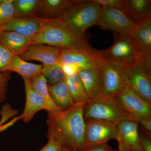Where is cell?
<instances>
[{
  "instance_id": "cell-37",
  "label": "cell",
  "mask_w": 151,
  "mask_h": 151,
  "mask_svg": "<svg viewBox=\"0 0 151 151\" xmlns=\"http://www.w3.org/2000/svg\"><path fill=\"white\" fill-rule=\"evenodd\" d=\"M63 151H76L74 150H71L66 147H63Z\"/></svg>"
},
{
  "instance_id": "cell-3",
  "label": "cell",
  "mask_w": 151,
  "mask_h": 151,
  "mask_svg": "<svg viewBox=\"0 0 151 151\" xmlns=\"http://www.w3.org/2000/svg\"><path fill=\"white\" fill-rule=\"evenodd\" d=\"M40 18L41 28L33 44H42L62 49H76L89 46L86 38L74 33L60 17Z\"/></svg>"
},
{
  "instance_id": "cell-4",
  "label": "cell",
  "mask_w": 151,
  "mask_h": 151,
  "mask_svg": "<svg viewBox=\"0 0 151 151\" xmlns=\"http://www.w3.org/2000/svg\"><path fill=\"white\" fill-rule=\"evenodd\" d=\"M101 6L92 1H82L70 6L60 17L76 35L86 38L88 28L99 25Z\"/></svg>"
},
{
  "instance_id": "cell-5",
  "label": "cell",
  "mask_w": 151,
  "mask_h": 151,
  "mask_svg": "<svg viewBox=\"0 0 151 151\" xmlns=\"http://www.w3.org/2000/svg\"><path fill=\"white\" fill-rule=\"evenodd\" d=\"M83 114L85 121H105L116 125L124 120L134 121L114 97L108 95L89 100L84 105Z\"/></svg>"
},
{
  "instance_id": "cell-25",
  "label": "cell",
  "mask_w": 151,
  "mask_h": 151,
  "mask_svg": "<svg viewBox=\"0 0 151 151\" xmlns=\"http://www.w3.org/2000/svg\"><path fill=\"white\" fill-rule=\"evenodd\" d=\"M41 74L46 78L49 84L51 85L65 80L66 76L61 65L58 63L51 65H43Z\"/></svg>"
},
{
  "instance_id": "cell-38",
  "label": "cell",
  "mask_w": 151,
  "mask_h": 151,
  "mask_svg": "<svg viewBox=\"0 0 151 151\" xmlns=\"http://www.w3.org/2000/svg\"><path fill=\"white\" fill-rule=\"evenodd\" d=\"M3 30L2 29H0V34H1V33L2 32Z\"/></svg>"
},
{
  "instance_id": "cell-18",
  "label": "cell",
  "mask_w": 151,
  "mask_h": 151,
  "mask_svg": "<svg viewBox=\"0 0 151 151\" xmlns=\"http://www.w3.org/2000/svg\"><path fill=\"white\" fill-rule=\"evenodd\" d=\"M80 0H39L38 16L42 18L60 17Z\"/></svg>"
},
{
  "instance_id": "cell-17",
  "label": "cell",
  "mask_w": 151,
  "mask_h": 151,
  "mask_svg": "<svg viewBox=\"0 0 151 151\" xmlns=\"http://www.w3.org/2000/svg\"><path fill=\"white\" fill-rule=\"evenodd\" d=\"M129 35L145 54L151 56V16L136 24Z\"/></svg>"
},
{
  "instance_id": "cell-27",
  "label": "cell",
  "mask_w": 151,
  "mask_h": 151,
  "mask_svg": "<svg viewBox=\"0 0 151 151\" xmlns=\"http://www.w3.org/2000/svg\"><path fill=\"white\" fill-rule=\"evenodd\" d=\"M14 17L13 0H0V29Z\"/></svg>"
},
{
  "instance_id": "cell-7",
  "label": "cell",
  "mask_w": 151,
  "mask_h": 151,
  "mask_svg": "<svg viewBox=\"0 0 151 151\" xmlns=\"http://www.w3.org/2000/svg\"><path fill=\"white\" fill-rule=\"evenodd\" d=\"M99 24L104 29L128 35L136 24L124 10L107 6H101Z\"/></svg>"
},
{
  "instance_id": "cell-19",
  "label": "cell",
  "mask_w": 151,
  "mask_h": 151,
  "mask_svg": "<svg viewBox=\"0 0 151 151\" xmlns=\"http://www.w3.org/2000/svg\"><path fill=\"white\" fill-rule=\"evenodd\" d=\"M0 43L12 54L19 56L26 51L33 42L18 33L4 31L0 34Z\"/></svg>"
},
{
  "instance_id": "cell-22",
  "label": "cell",
  "mask_w": 151,
  "mask_h": 151,
  "mask_svg": "<svg viewBox=\"0 0 151 151\" xmlns=\"http://www.w3.org/2000/svg\"><path fill=\"white\" fill-rule=\"evenodd\" d=\"M42 66V65L27 62L18 55H15L9 71L17 73L23 78L32 79L41 74Z\"/></svg>"
},
{
  "instance_id": "cell-11",
  "label": "cell",
  "mask_w": 151,
  "mask_h": 151,
  "mask_svg": "<svg viewBox=\"0 0 151 151\" xmlns=\"http://www.w3.org/2000/svg\"><path fill=\"white\" fill-rule=\"evenodd\" d=\"M23 78L24 83L26 102L23 112L19 116L20 120L28 123L39 111L46 110L47 112L60 111L53 108L44 97L33 89L31 85V79Z\"/></svg>"
},
{
  "instance_id": "cell-2",
  "label": "cell",
  "mask_w": 151,
  "mask_h": 151,
  "mask_svg": "<svg viewBox=\"0 0 151 151\" xmlns=\"http://www.w3.org/2000/svg\"><path fill=\"white\" fill-rule=\"evenodd\" d=\"M114 42L100 50L106 62L122 68L142 67L151 72V56L145 54L129 35L114 32Z\"/></svg>"
},
{
  "instance_id": "cell-10",
  "label": "cell",
  "mask_w": 151,
  "mask_h": 151,
  "mask_svg": "<svg viewBox=\"0 0 151 151\" xmlns=\"http://www.w3.org/2000/svg\"><path fill=\"white\" fill-rule=\"evenodd\" d=\"M121 68L127 76L130 89L151 104V72L142 67Z\"/></svg>"
},
{
  "instance_id": "cell-20",
  "label": "cell",
  "mask_w": 151,
  "mask_h": 151,
  "mask_svg": "<svg viewBox=\"0 0 151 151\" xmlns=\"http://www.w3.org/2000/svg\"><path fill=\"white\" fill-rule=\"evenodd\" d=\"M48 88L53 103L60 111H65L74 105L65 79L54 85L48 84Z\"/></svg>"
},
{
  "instance_id": "cell-9",
  "label": "cell",
  "mask_w": 151,
  "mask_h": 151,
  "mask_svg": "<svg viewBox=\"0 0 151 151\" xmlns=\"http://www.w3.org/2000/svg\"><path fill=\"white\" fill-rule=\"evenodd\" d=\"M84 146L105 144L111 139L117 140V125L111 122L97 120L85 121Z\"/></svg>"
},
{
  "instance_id": "cell-13",
  "label": "cell",
  "mask_w": 151,
  "mask_h": 151,
  "mask_svg": "<svg viewBox=\"0 0 151 151\" xmlns=\"http://www.w3.org/2000/svg\"><path fill=\"white\" fill-rule=\"evenodd\" d=\"M139 123L124 120L117 124L119 151H140Z\"/></svg>"
},
{
  "instance_id": "cell-12",
  "label": "cell",
  "mask_w": 151,
  "mask_h": 151,
  "mask_svg": "<svg viewBox=\"0 0 151 151\" xmlns=\"http://www.w3.org/2000/svg\"><path fill=\"white\" fill-rule=\"evenodd\" d=\"M102 95L114 97L128 87L127 76L121 68L104 61L102 65Z\"/></svg>"
},
{
  "instance_id": "cell-26",
  "label": "cell",
  "mask_w": 151,
  "mask_h": 151,
  "mask_svg": "<svg viewBox=\"0 0 151 151\" xmlns=\"http://www.w3.org/2000/svg\"><path fill=\"white\" fill-rule=\"evenodd\" d=\"M31 85L36 92L41 95L53 108L60 111L53 103L48 91L46 78L42 74L31 79Z\"/></svg>"
},
{
  "instance_id": "cell-14",
  "label": "cell",
  "mask_w": 151,
  "mask_h": 151,
  "mask_svg": "<svg viewBox=\"0 0 151 151\" xmlns=\"http://www.w3.org/2000/svg\"><path fill=\"white\" fill-rule=\"evenodd\" d=\"M63 49L42 44H33L20 57L25 61L37 60L43 65L58 63Z\"/></svg>"
},
{
  "instance_id": "cell-36",
  "label": "cell",
  "mask_w": 151,
  "mask_h": 151,
  "mask_svg": "<svg viewBox=\"0 0 151 151\" xmlns=\"http://www.w3.org/2000/svg\"><path fill=\"white\" fill-rule=\"evenodd\" d=\"M19 120H20V119L18 117L17 118H15V119H13L10 122L6 123V124L0 125V132H2L3 131H5V130L8 129L9 127L12 126L16 122L18 121Z\"/></svg>"
},
{
  "instance_id": "cell-8",
  "label": "cell",
  "mask_w": 151,
  "mask_h": 151,
  "mask_svg": "<svg viewBox=\"0 0 151 151\" xmlns=\"http://www.w3.org/2000/svg\"><path fill=\"white\" fill-rule=\"evenodd\" d=\"M134 121L151 118V104L143 100L129 86L114 96Z\"/></svg>"
},
{
  "instance_id": "cell-32",
  "label": "cell",
  "mask_w": 151,
  "mask_h": 151,
  "mask_svg": "<svg viewBox=\"0 0 151 151\" xmlns=\"http://www.w3.org/2000/svg\"><path fill=\"white\" fill-rule=\"evenodd\" d=\"M63 146L52 139H48L47 144L40 151H63Z\"/></svg>"
},
{
  "instance_id": "cell-23",
  "label": "cell",
  "mask_w": 151,
  "mask_h": 151,
  "mask_svg": "<svg viewBox=\"0 0 151 151\" xmlns=\"http://www.w3.org/2000/svg\"><path fill=\"white\" fill-rule=\"evenodd\" d=\"M65 81L74 104L86 103L90 100L86 95L78 74L66 76Z\"/></svg>"
},
{
  "instance_id": "cell-29",
  "label": "cell",
  "mask_w": 151,
  "mask_h": 151,
  "mask_svg": "<svg viewBox=\"0 0 151 151\" xmlns=\"http://www.w3.org/2000/svg\"><path fill=\"white\" fill-rule=\"evenodd\" d=\"M11 79V71H0V103L6 100L9 82Z\"/></svg>"
},
{
  "instance_id": "cell-35",
  "label": "cell",
  "mask_w": 151,
  "mask_h": 151,
  "mask_svg": "<svg viewBox=\"0 0 151 151\" xmlns=\"http://www.w3.org/2000/svg\"><path fill=\"white\" fill-rule=\"evenodd\" d=\"M141 126V129L151 136V118L144 119L138 122Z\"/></svg>"
},
{
  "instance_id": "cell-31",
  "label": "cell",
  "mask_w": 151,
  "mask_h": 151,
  "mask_svg": "<svg viewBox=\"0 0 151 151\" xmlns=\"http://www.w3.org/2000/svg\"><path fill=\"white\" fill-rule=\"evenodd\" d=\"M100 6H107L118 8L125 11L124 0H93Z\"/></svg>"
},
{
  "instance_id": "cell-28",
  "label": "cell",
  "mask_w": 151,
  "mask_h": 151,
  "mask_svg": "<svg viewBox=\"0 0 151 151\" xmlns=\"http://www.w3.org/2000/svg\"><path fill=\"white\" fill-rule=\"evenodd\" d=\"M14 55L0 43V71H9Z\"/></svg>"
},
{
  "instance_id": "cell-15",
  "label": "cell",
  "mask_w": 151,
  "mask_h": 151,
  "mask_svg": "<svg viewBox=\"0 0 151 151\" xmlns=\"http://www.w3.org/2000/svg\"><path fill=\"white\" fill-rule=\"evenodd\" d=\"M41 28L40 17L15 18L2 28L3 31H12L24 36L32 41L33 43Z\"/></svg>"
},
{
  "instance_id": "cell-24",
  "label": "cell",
  "mask_w": 151,
  "mask_h": 151,
  "mask_svg": "<svg viewBox=\"0 0 151 151\" xmlns=\"http://www.w3.org/2000/svg\"><path fill=\"white\" fill-rule=\"evenodd\" d=\"M39 0H13L15 18L37 16Z\"/></svg>"
},
{
  "instance_id": "cell-1",
  "label": "cell",
  "mask_w": 151,
  "mask_h": 151,
  "mask_svg": "<svg viewBox=\"0 0 151 151\" xmlns=\"http://www.w3.org/2000/svg\"><path fill=\"white\" fill-rule=\"evenodd\" d=\"M86 103L75 104L64 111L48 112V138L71 150L82 151L84 147L86 122L84 108Z\"/></svg>"
},
{
  "instance_id": "cell-21",
  "label": "cell",
  "mask_w": 151,
  "mask_h": 151,
  "mask_svg": "<svg viewBox=\"0 0 151 151\" xmlns=\"http://www.w3.org/2000/svg\"><path fill=\"white\" fill-rule=\"evenodd\" d=\"M126 12L135 24L151 16L150 0H124Z\"/></svg>"
},
{
  "instance_id": "cell-30",
  "label": "cell",
  "mask_w": 151,
  "mask_h": 151,
  "mask_svg": "<svg viewBox=\"0 0 151 151\" xmlns=\"http://www.w3.org/2000/svg\"><path fill=\"white\" fill-rule=\"evenodd\" d=\"M140 151H151V136L142 130L139 131Z\"/></svg>"
},
{
  "instance_id": "cell-33",
  "label": "cell",
  "mask_w": 151,
  "mask_h": 151,
  "mask_svg": "<svg viewBox=\"0 0 151 151\" xmlns=\"http://www.w3.org/2000/svg\"><path fill=\"white\" fill-rule=\"evenodd\" d=\"M82 151H117L107 143L84 146Z\"/></svg>"
},
{
  "instance_id": "cell-16",
  "label": "cell",
  "mask_w": 151,
  "mask_h": 151,
  "mask_svg": "<svg viewBox=\"0 0 151 151\" xmlns=\"http://www.w3.org/2000/svg\"><path fill=\"white\" fill-rule=\"evenodd\" d=\"M86 95L90 100L102 95L103 90V74L100 68H87L78 73Z\"/></svg>"
},
{
  "instance_id": "cell-6",
  "label": "cell",
  "mask_w": 151,
  "mask_h": 151,
  "mask_svg": "<svg viewBox=\"0 0 151 151\" xmlns=\"http://www.w3.org/2000/svg\"><path fill=\"white\" fill-rule=\"evenodd\" d=\"M104 61L100 50L89 45L78 48L63 49L58 63L74 64L81 70L87 68L101 69Z\"/></svg>"
},
{
  "instance_id": "cell-34",
  "label": "cell",
  "mask_w": 151,
  "mask_h": 151,
  "mask_svg": "<svg viewBox=\"0 0 151 151\" xmlns=\"http://www.w3.org/2000/svg\"><path fill=\"white\" fill-rule=\"evenodd\" d=\"M66 76H70L78 74L80 69L76 65L72 64L60 65Z\"/></svg>"
}]
</instances>
